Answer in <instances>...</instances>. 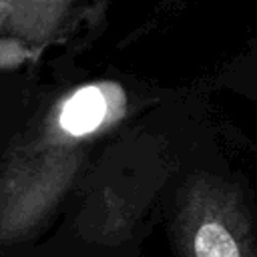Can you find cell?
Masks as SVG:
<instances>
[{"instance_id":"5b68a950","label":"cell","mask_w":257,"mask_h":257,"mask_svg":"<svg viewBox=\"0 0 257 257\" xmlns=\"http://www.w3.org/2000/svg\"><path fill=\"white\" fill-rule=\"evenodd\" d=\"M36 94L38 92H30V94L2 92L0 94V159L8 149L10 141L14 139V135L18 133V128L22 126V122L26 120Z\"/></svg>"},{"instance_id":"7a4b0ae2","label":"cell","mask_w":257,"mask_h":257,"mask_svg":"<svg viewBox=\"0 0 257 257\" xmlns=\"http://www.w3.org/2000/svg\"><path fill=\"white\" fill-rule=\"evenodd\" d=\"M161 104L108 143L58 227L30 257H141L197 147L189 141L187 120H177Z\"/></svg>"},{"instance_id":"277c9868","label":"cell","mask_w":257,"mask_h":257,"mask_svg":"<svg viewBox=\"0 0 257 257\" xmlns=\"http://www.w3.org/2000/svg\"><path fill=\"white\" fill-rule=\"evenodd\" d=\"M78 2L80 0H8L4 30L28 50L44 48L64 30Z\"/></svg>"},{"instance_id":"3957f363","label":"cell","mask_w":257,"mask_h":257,"mask_svg":"<svg viewBox=\"0 0 257 257\" xmlns=\"http://www.w3.org/2000/svg\"><path fill=\"white\" fill-rule=\"evenodd\" d=\"M163 221L177 257H257V215L245 185L199 147L167 195Z\"/></svg>"},{"instance_id":"6da1fadb","label":"cell","mask_w":257,"mask_h":257,"mask_svg":"<svg viewBox=\"0 0 257 257\" xmlns=\"http://www.w3.org/2000/svg\"><path fill=\"white\" fill-rule=\"evenodd\" d=\"M163 98L116 78L38 92L0 159V257H30L108 143Z\"/></svg>"},{"instance_id":"8992f818","label":"cell","mask_w":257,"mask_h":257,"mask_svg":"<svg viewBox=\"0 0 257 257\" xmlns=\"http://www.w3.org/2000/svg\"><path fill=\"white\" fill-rule=\"evenodd\" d=\"M6 20H8V0H0V30L6 28Z\"/></svg>"}]
</instances>
